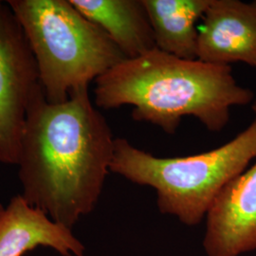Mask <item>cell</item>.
I'll use <instances>...</instances> for the list:
<instances>
[{
	"label": "cell",
	"instance_id": "5b68a950",
	"mask_svg": "<svg viewBox=\"0 0 256 256\" xmlns=\"http://www.w3.org/2000/svg\"><path fill=\"white\" fill-rule=\"evenodd\" d=\"M39 84L27 36L8 2L0 0V164L16 165L28 108Z\"/></svg>",
	"mask_w": 256,
	"mask_h": 256
},
{
	"label": "cell",
	"instance_id": "6da1fadb",
	"mask_svg": "<svg viewBox=\"0 0 256 256\" xmlns=\"http://www.w3.org/2000/svg\"><path fill=\"white\" fill-rule=\"evenodd\" d=\"M114 142L106 120L92 104L88 88L52 104L39 84L19 142L21 196L72 230L99 202L110 172Z\"/></svg>",
	"mask_w": 256,
	"mask_h": 256
},
{
	"label": "cell",
	"instance_id": "7a4b0ae2",
	"mask_svg": "<svg viewBox=\"0 0 256 256\" xmlns=\"http://www.w3.org/2000/svg\"><path fill=\"white\" fill-rule=\"evenodd\" d=\"M254 93L238 84L230 66L187 60L154 48L126 59L95 81L94 102L102 110L132 106V118L174 134L185 116L210 132L228 124L230 108L247 106Z\"/></svg>",
	"mask_w": 256,
	"mask_h": 256
},
{
	"label": "cell",
	"instance_id": "30bf717a",
	"mask_svg": "<svg viewBox=\"0 0 256 256\" xmlns=\"http://www.w3.org/2000/svg\"><path fill=\"white\" fill-rule=\"evenodd\" d=\"M156 48L176 57L198 59V27L210 0H142Z\"/></svg>",
	"mask_w": 256,
	"mask_h": 256
},
{
	"label": "cell",
	"instance_id": "ba28073f",
	"mask_svg": "<svg viewBox=\"0 0 256 256\" xmlns=\"http://www.w3.org/2000/svg\"><path fill=\"white\" fill-rule=\"evenodd\" d=\"M38 247L52 248L62 256H84L86 250L72 229L56 223L18 194L0 218V256H23Z\"/></svg>",
	"mask_w": 256,
	"mask_h": 256
},
{
	"label": "cell",
	"instance_id": "9c48e42d",
	"mask_svg": "<svg viewBox=\"0 0 256 256\" xmlns=\"http://www.w3.org/2000/svg\"><path fill=\"white\" fill-rule=\"evenodd\" d=\"M90 22L101 28L128 59L156 48L142 0H70Z\"/></svg>",
	"mask_w": 256,
	"mask_h": 256
},
{
	"label": "cell",
	"instance_id": "277c9868",
	"mask_svg": "<svg viewBox=\"0 0 256 256\" xmlns=\"http://www.w3.org/2000/svg\"><path fill=\"white\" fill-rule=\"evenodd\" d=\"M30 42L46 101H66L128 59L70 0H8Z\"/></svg>",
	"mask_w": 256,
	"mask_h": 256
},
{
	"label": "cell",
	"instance_id": "8992f818",
	"mask_svg": "<svg viewBox=\"0 0 256 256\" xmlns=\"http://www.w3.org/2000/svg\"><path fill=\"white\" fill-rule=\"evenodd\" d=\"M207 256H239L256 250V162L232 178L206 214Z\"/></svg>",
	"mask_w": 256,
	"mask_h": 256
},
{
	"label": "cell",
	"instance_id": "3957f363",
	"mask_svg": "<svg viewBox=\"0 0 256 256\" xmlns=\"http://www.w3.org/2000/svg\"><path fill=\"white\" fill-rule=\"evenodd\" d=\"M256 158V120L224 146L188 156L158 158L117 138L110 172L154 188L160 212L196 226L221 190Z\"/></svg>",
	"mask_w": 256,
	"mask_h": 256
},
{
	"label": "cell",
	"instance_id": "7c38bea8",
	"mask_svg": "<svg viewBox=\"0 0 256 256\" xmlns=\"http://www.w3.org/2000/svg\"><path fill=\"white\" fill-rule=\"evenodd\" d=\"M252 110H254V113H256V101L254 102H252Z\"/></svg>",
	"mask_w": 256,
	"mask_h": 256
},
{
	"label": "cell",
	"instance_id": "52a82bcc",
	"mask_svg": "<svg viewBox=\"0 0 256 256\" xmlns=\"http://www.w3.org/2000/svg\"><path fill=\"white\" fill-rule=\"evenodd\" d=\"M198 59L256 70V0H210L198 27Z\"/></svg>",
	"mask_w": 256,
	"mask_h": 256
},
{
	"label": "cell",
	"instance_id": "8fae6325",
	"mask_svg": "<svg viewBox=\"0 0 256 256\" xmlns=\"http://www.w3.org/2000/svg\"><path fill=\"white\" fill-rule=\"evenodd\" d=\"M4 210H5V207L0 203V218H1V216H2V214H3Z\"/></svg>",
	"mask_w": 256,
	"mask_h": 256
}]
</instances>
